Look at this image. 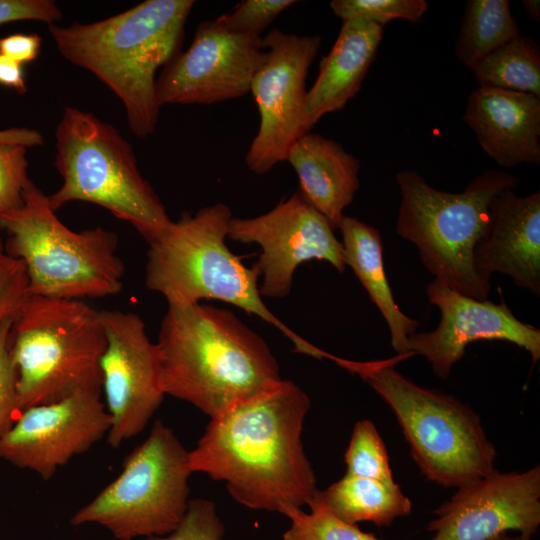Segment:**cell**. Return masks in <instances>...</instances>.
Returning a JSON list of instances; mask_svg holds the SVG:
<instances>
[{
	"mask_svg": "<svg viewBox=\"0 0 540 540\" xmlns=\"http://www.w3.org/2000/svg\"><path fill=\"white\" fill-rule=\"evenodd\" d=\"M310 399L294 382L211 418L189 451L193 472L223 481L230 495L254 510L281 513L309 506L319 492L302 443Z\"/></svg>",
	"mask_w": 540,
	"mask_h": 540,
	"instance_id": "obj_1",
	"label": "cell"
},
{
	"mask_svg": "<svg viewBox=\"0 0 540 540\" xmlns=\"http://www.w3.org/2000/svg\"><path fill=\"white\" fill-rule=\"evenodd\" d=\"M156 345L163 393L191 403L210 418L282 380L266 341L224 308L168 304Z\"/></svg>",
	"mask_w": 540,
	"mask_h": 540,
	"instance_id": "obj_2",
	"label": "cell"
},
{
	"mask_svg": "<svg viewBox=\"0 0 540 540\" xmlns=\"http://www.w3.org/2000/svg\"><path fill=\"white\" fill-rule=\"evenodd\" d=\"M192 0H146L93 23L49 25L59 53L90 71L122 102L137 137L153 134L160 104L156 71L178 53Z\"/></svg>",
	"mask_w": 540,
	"mask_h": 540,
	"instance_id": "obj_3",
	"label": "cell"
},
{
	"mask_svg": "<svg viewBox=\"0 0 540 540\" xmlns=\"http://www.w3.org/2000/svg\"><path fill=\"white\" fill-rule=\"evenodd\" d=\"M231 209L224 203L184 213L149 242L146 287L168 304H196L214 299L232 304L278 328L296 352L321 359L323 351L290 330L264 304L256 263L245 266L227 247Z\"/></svg>",
	"mask_w": 540,
	"mask_h": 540,
	"instance_id": "obj_4",
	"label": "cell"
},
{
	"mask_svg": "<svg viewBox=\"0 0 540 540\" xmlns=\"http://www.w3.org/2000/svg\"><path fill=\"white\" fill-rule=\"evenodd\" d=\"M399 358L406 357L357 362L330 356L359 375L390 407L428 480L458 488L495 469L497 451L479 415L457 398L398 372L393 365Z\"/></svg>",
	"mask_w": 540,
	"mask_h": 540,
	"instance_id": "obj_5",
	"label": "cell"
},
{
	"mask_svg": "<svg viewBox=\"0 0 540 540\" xmlns=\"http://www.w3.org/2000/svg\"><path fill=\"white\" fill-rule=\"evenodd\" d=\"M395 180L401 193L398 235L417 247L434 279L469 297L488 299L491 283L478 274L474 249L487 229L493 200L515 189L518 178L487 170L460 193L438 190L414 170L398 172Z\"/></svg>",
	"mask_w": 540,
	"mask_h": 540,
	"instance_id": "obj_6",
	"label": "cell"
},
{
	"mask_svg": "<svg viewBox=\"0 0 540 540\" xmlns=\"http://www.w3.org/2000/svg\"><path fill=\"white\" fill-rule=\"evenodd\" d=\"M105 347L100 311L78 299L29 295L9 339L20 412L81 391H102Z\"/></svg>",
	"mask_w": 540,
	"mask_h": 540,
	"instance_id": "obj_7",
	"label": "cell"
},
{
	"mask_svg": "<svg viewBox=\"0 0 540 540\" xmlns=\"http://www.w3.org/2000/svg\"><path fill=\"white\" fill-rule=\"evenodd\" d=\"M55 167L62 185L47 196L54 211L73 201L96 204L129 222L149 243L172 223L141 175L129 142L94 114L65 107L56 128Z\"/></svg>",
	"mask_w": 540,
	"mask_h": 540,
	"instance_id": "obj_8",
	"label": "cell"
},
{
	"mask_svg": "<svg viewBox=\"0 0 540 540\" xmlns=\"http://www.w3.org/2000/svg\"><path fill=\"white\" fill-rule=\"evenodd\" d=\"M0 227L8 235L6 254L24 263L29 295L78 299L122 290L125 268L117 235L100 226L71 230L31 180L23 205L0 217Z\"/></svg>",
	"mask_w": 540,
	"mask_h": 540,
	"instance_id": "obj_9",
	"label": "cell"
},
{
	"mask_svg": "<svg viewBox=\"0 0 540 540\" xmlns=\"http://www.w3.org/2000/svg\"><path fill=\"white\" fill-rule=\"evenodd\" d=\"M192 473L189 451L158 420L126 457L119 476L77 510L70 524L101 525L117 540L166 535L186 513Z\"/></svg>",
	"mask_w": 540,
	"mask_h": 540,
	"instance_id": "obj_10",
	"label": "cell"
},
{
	"mask_svg": "<svg viewBox=\"0 0 540 540\" xmlns=\"http://www.w3.org/2000/svg\"><path fill=\"white\" fill-rule=\"evenodd\" d=\"M261 42L263 55L250 85L260 123L245 156L248 168L256 174L285 161L291 146L314 126L306 109V77L321 37L274 28Z\"/></svg>",
	"mask_w": 540,
	"mask_h": 540,
	"instance_id": "obj_11",
	"label": "cell"
},
{
	"mask_svg": "<svg viewBox=\"0 0 540 540\" xmlns=\"http://www.w3.org/2000/svg\"><path fill=\"white\" fill-rule=\"evenodd\" d=\"M106 347L100 359L102 391L111 419L110 447L141 433L161 405L160 361L156 343L136 313L101 310Z\"/></svg>",
	"mask_w": 540,
	"mask_h": 540,
	"instance_id": "obj_12",
	"label": "cell"
},
{
	"mask_svg": "<svg viewBox=\"0 0 540 540\" xmlns=\"http://www.w3.org/2000/svg\"><path fill=\"white\" fill-rule=\"evenodd\" d=\"M228 238L260 246L262 252L256 265L263 276L261 296H287L296 268L312 259L326 261L340 273L346 269L342 243L334 229L299 191L265 214L232 218Z\"/></svg>",
	"mask_w": 540,
	"mask_h": 540,
	"instance_id": "obj_13",
	"label": "cell"
},
{
	"mask_svg": "<svg viewBox=\"0 0 540 540\" xmlns=\"http://www.w3.org/2000/svg\"><path fill=\"white\" fill-rule=\"evenodd\" d=\"M261 38L230 31L216 19L201 22L189 48L156 79L160 106L209 105L250 92L263 55Z\"/></svg>",
	"mask_w": 540,
	"mask_h": 540,
	"instance_id": "obj_14",
	"label": "cell"
},
{
	"mask_svg": "<svg viewBox=\"0 0 540 540\" xmlns=\"http://www.w3.org/2000/svg\"><path fill=\"white\" fill-rule=\"evenodd\" d=\"M101 394L81 391L22 410L0 435V459L49 480L59 467L107 436L111 419Z\"/></svg>",
	"mask_w": 540,
	"mask_h": 540,
	"instance_id": "obj_15",
	"label": "cell"
},
{
	"mask_svg": "<svg viewBox=\"0 0 540 540\" xmlns=\"http://www.w3.org/2000/svg\"><path fill=\"white\" fill-rule=\"evenodd\" d=\"M433 514L430 540H490L508 531L530 540L540 525V466L493 469L458 487Z\"/></svg>",
	"mask_w": 540,
	"mask_h": 540,
	"instance_id": "obj_16",
	"label": "cell"
},
{
	"mask_svg": "<svg viewBox=\"0 0 540 540\" xmlns=\"http://www.w3.org/2000/svg\"><path fill=\"white\" fill-rule=\"evenodd\" d=\"M426 293L440 311V322L430 332L411 334L407 353L424 356L438 378L446 379L467 345L479 340L507 341L525 349L533 363L540 359V330L520 321L504 301L478 300L437 279L427 285Z\"/></svg>",
	"mask_w": 540,
	"mask_h": 540,
	"instance_id": "obj_17",
	"label": "cell"
},
{
	"mask_svg": "<svg viewBox=\"0 0 540 540\" xmlns=\"http://www.w3.org/2000/svg\"><path fill=\"white\" fill-rule=\"evenodd\" d=\"M474 264L486 281L494 273L540 295V192H501L490 206L485 234L474 249Z\"/></svg>",
	"mask_w": 540,
	"mask_h": 540,
	"instance_id": "obj_18",
	"label": "cell"
},
{
	"mask_svg": "<svg viewBox=\"0 0 540 540\" xmlns=\"http://www.w3.org/2000/svg\"><path fill=\"white\" fill-rule=\"evenodd\" d=\"M463 120L498 165L540 163V97L479 86L468 97Z\"/></svg>",
	"mask_w": 540,
	"mask_h": 540,
	"instance_id": "obj_19",
	"label": "cell"
},
{
	"mask_svg": "<svg viewBox=\"0 0 540 540\" xmlns=\"http://www.w3.org/2000/svg\"><path fill=\"white\" fill-rule=\"evenodd\" d=\"M286 160L298 176L300 194L338 229L360 186V161L340 143L311 131L291 146Z\"/></svg>",
	"mask_w": 540,
	"mask_h": 540,
	"instance_id": "obj_20",
	"label": "cell"
},
{
	"mask_svg": "<svg viewBox=\"0 0 540 540\" xmlns=\"http://www.w3.org/2000/svg\"><path fill=\"white\" fill-rule=\"evenodd\" d=\"M383 28L363 19L342 21L337 39L322 58L316 80L307 92L306 109L313 125L324 115L343 109L361 89Z\"/></svg>",
	"mask_w": 540,
	"mask_h": 540,
	"instance_id": "obj_21",
	"label": "cell"
},
{
	"mask_svg": "<svg viewBox=\"0 0 540 540\" xmlns=\"http://www.w3.org/2000/svg\"><path fill=\"white\" fill-rule=\"evenodd\" d=\"M338 229L342 235L344 263L352 268L385 319L390 331L391 346L398 355L411 356L407 353V340L416 332L419 323L404 314L395 302L385 273L383 242L379 231L345 215Z\"/></svg>",
	"mask_w": 540,
	"mask_h": 540,
	"instance_id": "obj_22",
	"label": "cell"
},
{
	"mask_svg": "<svg viewBox=\"0 0 540 540\" xmlns=\"http://www.w3.org/2000/svg\"><path fill=\"white\" fill-rule=\"evenodd\" d=\"M317 498L334 516L349 524L372 522L388 527L412 510L410 498L395 481L348 474L325 490H319Z\"/></svg>",
	"mask_w": 540,
	"mask_h": 540,
	"instance_id": "obj_23",
	"label": "cell"
},
{
	"mask_svg": "<svg viewBox=\"0 0 540 540\" xmlns=\"http://www.w3.org/2000/svg\"><path fill=\"white\" fill-rule=\"evenodd\" d=\"M520 36L508 0H469L466 2L455 55L465 67L498 47Z\"/></svg>",
	"mask_w": 540,
	"mask_h": 540,
	"instance_id": "obj_24",
	"label": "cell"
},
{
	"mask_svg": "<svg viewBox=\"0 0 540 540\" xmlns=\"http://www.w3.org/2000/svg\"><path fill=\"white\" fill-rule=\"evenodd\" d=\"M479 86L540 97V48L529 36H518L478 60L471 68Z\"/></svg>",
	"mask_w": 540,
	"mask_h": 540,
	"instance_id": "obj_25",
	"label": "cell"
},
{
	"mask_svg": "<svg viewBox=\"0 0 540 540\" xmlns=\"http://www.w3.org/2000/svg\"><path fill=\"white\" fill-rule=\"evenodd\" d=\"M308 507L310 512L297 507L282 510L281 514L290 519L283 540H383L334 516L317 495Z\"/></svg>",
	"mask_w": 540,
	"mask_h": 540,
	"instance_id": "obj_26",
	"label": "cell"
},
{
	"mask_svg": "<svg viewBox=\"0 0 540 540\" xmlns=\"http://www.w3.org/2000/svg\"><path fill=\"white\" fill-rule=\"evenodd\" d=\"M344 460L348 475L394 481L385 443L370 420L354 425Z\"/></svg>",
	"mask_w": 540,
	"mask_h": 540,
	"instance_id": "obj_27",
	"label": "cell"
},
{
	"mask_svg": "<svg viewBox=\"0 0 540 540\" xmlns=\"http://www.w3.org/2000/svg\"><path fill=\"white\" fill-rule=\"evenodd\" d=\"M330 7L342 21L363 19L384 27L395 19L420 21L429 3L426 0H332Z\"/></svg>",
	"mask_w": 540,
	"mask_h": 540,
	"instance_id": "obj_28",
	"label": "cell"
},
{
	"mask_svg": "<svg viewBox=\"0 0 540 540\" xmlns=\"http://www.w3.org/2000/svg\"><path fill=\"white\" fill-rule=\"evenodd\" d=\"M27 147L0 142V217L19 209L24 202L28 177Z\"/></svg>",
	"mask_w": 540,
	"mask_h": 540,
	"instance_id": "obj_29",
	"label": "cell"
},
{
	"mask_svg": "<svg viewBox=\"0 0 540 540\" xmlns=\"http://www.w3.org/2000/svg\"><path fill=\"white\" fill-rule=\"evenodd\" d=\"M225 526L213 501L203 498L189 500L179 525L163 536L147 537L145 540H222Z\"/></svg>",
	"mask_w": 540,
	"mask_h": 540,
	"instance_id": "obj_30",
	"label": "cell"
},
{
	"mask_svg": "<svg viewBox=\"0 0 540 540\" xmlns=\"http://www.w3.org/2000/svg\"><path fill=\"white\" fill-rule=\"evenodd\" d=\"M295 3L293 0H244L216 20L230 31L260 36L274 19Z\"/></svg>",
	"mask_w": 540,
	"mask_h": 540,
	"instance_id": "obj_31",
	"label": "cell"
},
{
	"mask_svg": "<svg viewBox=\"0 0 540 540\" xmlns=\"http://www.w3.org/2000/svg\"><path fill=\"white\" fill-rule=\"evenodd\" d=\"M28 297L24 263L7 254L0 261V326L16 318Z\"/></svg>",
	"mask_w": 540,
	"mask_h": 540,
	"instance_id": "obj_32",
	"label": "cell"
},
{
	"mask_svg": "<svg viewBox=\"0 0 540 540\" xmlns=\"http://www.w3.org/2000/svg\"><path fill=\"white\" fill-rule=\"evenodd\" d=\"M14 320L0 326V435L15 422L20 413L17 396V374L9 351V339Z\"/></svg>",
	"mask_w": 540,
	"mask_h": 540,
	"instance_id": "obj_33",
	"label": "cell"
},
{
	"mask_svg": "<svg viewBox=\"0 0 540 540\" xmlns=\"http://www.w3.org/2000/svg\"><path fill=\"white\" fill-rule=\"evenodd\" d=\"M62 12L52 0H0V26L17 21L56 24Z\"/></svg>",
	"mask_w": 540,
	"mask_h": 540,
	"instance_id": "obj_34",
	"label": "cell"
},
{
	"mask_svg": "<svg viewBox=\"0 0 540 540\" xmlns=\"http://www.w3.org/2000/svg\"><path fill=\"white\" fill-rule=\"evenodd\" d=\"M41 41L38 34L18 33L0 37V53L23 65L38 57Z\"/></svg>",
	"mask_w": 540,
	"mask_h": 540,
	"instance_id": "obj_35",
	"label": "cell"
},
{
	"mask_svg": "<svg viewBox=\"0 0 540 540\" xmlns=\"http://www.w3.org/2000/svg\"><path fill=\"white\" fill-rule=\"evenodd\" d=\"M0 85L12 88L18 93L27 91L23 65L0 53Z\"/></svg>",
	"mask_w": 540,
	"mask_h": 540,
	"instance_id": "obj_36",
	"label": "cell"
},
{
	"mask_svg": "<svg viewBox=\"0 0 540 540\" xmlns=\"http://www.w3.org/2000/svg\"><path fill=\"white\" fill-rule=\"evenodd\" d=\"M0 142L19 144L27 148L42 145L44 142L40 132L34 129L13 127L0 130Z\"/></svg>",
	"mask_w": 540,
	"mask_h": 540,
	"instance_id": "obj_37",
	"label": "cell"
},
{
	"mask_svg": "<svg viewBox=\"0 0 540 540\" xmlns=\"http://www.w3.org/2000/svg\"><path fill=\"white\" fill-rule=\"evenodd\" d=\"M523 6L527 14L534 20H540V1L539 0H523Z\"/></svg>",
	"mask_w": 540,
	"mask_h": 540,
	"instance_id": "obj_38",
	"label": "cell"
},
{
	"mask_svg": "<svg viewBox=\"0 0 540 540\" xmlns=\"http://www.w3.org/2000/svg\"><path fill=\"white\" fill-rule=\"evenodd\" d=\"M490 540H525L523 539L522 537H520L519 535L517 536H511L509 535L508 533H503L493 539H490Z\"/></svg>",
	"mask_w": 540,
	"mask_h": 540,
	"instance_id": "obj_39",
	"label": "cell"
},
{
	"mask_svg": "<svg viewBox=\"0 0 540 540\" xmlns=\"http://www.w3.org/2000/svg\"><path fill=\"white\" fill-rule=\"evenodd\" d=\"M6 256H7V254L5 252V245H4L3 240H2L1 227H0V261L3 260Z\"/></svg>",
	"mask_w": 540,
	"mask_h": 540,
	"instance_id": "obj_40",
	"label": "cell"
}]
</instances>
